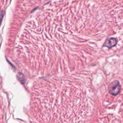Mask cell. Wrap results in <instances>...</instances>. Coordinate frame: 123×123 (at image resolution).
Listing matches in <instances>:
<instances>
[{"label":"cell","instance_id":"1","mask_svg":"<svg viewBox=\"0 0 123 123\" xmlns=\"http://www.w3.org/2000/svg\"><path fill=\"white\" fill-rule=\"evenodd\" d=\"M104 13L112 17L123 16V0H91Z\"/></svg>","mask_w":123,"mask_h":123},{"label":"cell","instance_id":"3","mask_svg":"<svg viewBox=\"0 0 123 123\" xmlns=\"http://www.w3.org/2000/svg\"><path fill=\"white\" fill-rule=\"evenodd\" d=\"M117 44V40L113 37L110 38L105 41L103 46L105 47H107L108 48H111L116 45Z\"/></svg>","mask_w":123,"mask_h":123},{"label":"cell","instance_id":"2","mask_svg":"<svg viewBox=\"0 0 123 123\" xmlns=\"http://www.w3.org/2000/svg\"><path fill=\"white\" fill-rule=\"evenodd\" d=\"M121 85L118 80H115L112 82L108 87L109 92L114 96L119 94L121 90Z\"/></svg>","mask_w":123,"mask_h":123}]
</instances>
